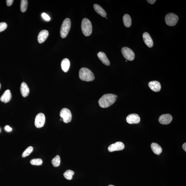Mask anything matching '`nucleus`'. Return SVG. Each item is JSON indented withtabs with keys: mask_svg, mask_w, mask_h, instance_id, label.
<instances>
[{
	"mask_svg": "<svg viewBox=\"0 0 186 186\" xmlns=\"http://www.w3.org/2000/svg\"><path fill=\"white\" fill-rule=\"evenodd\" d=\"M151 147L153 152L156 154L159 155L162 152V148L157 143H152L151 144Z\"/></svg>",
	"mask_w": 186,
	"mask_h": 186,
	"instance_id": "nucleus-18",
	"label": "nucleus"
},
{
	"mask_svg": "<svg viewBox=\"0 0 186 186\" xmlns=\"http://www.w3.org/2000/svg\"><path fill=\"white\" fill-rule=\"evenodd\" d=\"M0 131H1V130H0Z\"/></svg>",
	"mask_w": 186,
	"mask_h": 186,
	"instance_id": "nucleus-36",
	"label": "nucleus"
},
{
	"mask_svg": "<svg viewBox=\"0 0 186 186\" xmlns=\"http://www.w3.org/2000/svg\"><path fill=\"white\" fill-rule=\"evenodd\" d=\"M49 35V32L46 30L41 31L38 34V42L40 43H42L46 41Z\"/></svg>",
	"mask_w": 186,
	"mask_h": 186,
	"instance_id": "nucleus-14",
	"label": "nucleus"
},
{
	"mask_svg": "<svg viewBox=\"0 0 186 186\" xmlns=\"http://www.w3.org/2000/svg\"><path fill=\"white\" fill-rule=\"evenodd\" d=\"M20 91L22 96L24 97H27L29 95V89L26 83H22L21 85Z\"/></svg>",
	"mask_w": 186,
	"mask_h": 186,
	"instance_id": "nucleus-17",
	"label": "nucleus"
},
{
	"mask_svg": "<svg viewBox=\"0 0 186 186\" xmlns=\"http://www.w3.org/2000/svg\"><path fill=\"white\" fill-rule=\"evenodd\" d=\"M127 122L130 124H138L140 122V118L138 114H133L129 115L126 118Z\"/></svg>",
	"mask_w": 186,
	"mask_h": 186,
	"instance_id": "nucleus-10",
	"label": "nucleus"
},
{
	"mask_svg": "<svg viewBox=\"0 0 186 186\" xmlns=\"http://www.w3.org/2000/svg\"><path fill=\"white\" fill-rule=\"evenodd\" d=\"M123 20L124 25L126 27H130L131 26L132 21L131 17L128 14H125L123 17Z\"/></svg>",
	"mask_w": 186,
	"mask_h": 186,
	"instance_id": "nucleus-21",
	"label": "nucleus"
},
{
	"mask_svg": "<svg viewBox=\"0 0 186 186\" xmlns=\"http://www.w3.org/2000/svg\"><path fill=\"white\" fill-rule=\"evenodd\" d=\"M43 162L42 160L41 159H33L30 161L31 164L34 166H41Z\"/></svg>",
	"mask_w": 186,
	"mask_h": 186,
	"instance_id": "nucleus-26",
	"label": "nucleus"
},
{
	"mask_svg": "<svg viewBox=\"0 0 186 186\" xmlns=\"http://www.w3.org/2000/svg\"><path fill=\"white\" fill-rule=\"evenodd\" d=\"M121 52L123 57L126 60L133 61L135 58V54L133 50L127 47H124L122 49Z\"/></svg>",
	"mask_w": 186,
	"mask_h": 186,
	"instance_id": "nucleus-7",
	"label": "nucleus"
},
{
	"mask_svg": "<svg viewBox=\"0 0 186 186\" xmlns=\"http://www.w3.org/2000/svg\"><path fill=\"white\" fill-rule=\"evenodd\" d=\"M5 129L8 132L11 131L12 130V129L8 126H5Z\"/></svg>",
	"mask_w": 186,
	"mask_h": 186,
	"instance_id": "nucleus-30",
	"label": "nucleus"
},
{
	"mask_svg": "<svg viewBox=\"0 0 186 186\" xmlns=\"http://www.w3.org/2000/svg\"><path fill=\"white\" fill-rule=\"evenodd\" d=\"M178 20V17L172 13L168 14L165 17V22L167 25L170 26H173L176 25Z\"/></svg>",
	"mask_w": 186,
	"mask_h": 186,
	"instance_id": "nucleus-5",
	"label": "nucleus"
},
{
	"mask_svg": "<svg viewBox=\"0 0 186 186\" xmlns=\"http://www.w3.org/2000/svg\"><path fill=\"white\" fill-rule=\"evenodd\" d=\"M79 77L82 80L87 82L93 81L95 78L93 73L86 68H82L80 69Z\"/></svg>",
	"mask_w": 186,
	"mask_h": 186,
	"instance_id": "nucleus-2",
	"label": "nucleus"
},
{
	"mask_svg": "<svg viewBox=\"0 0 186 186\" xmlns=\"http://www.w3.org/2000/svg\"><path fill=\"white\" fill-rule=\"evenodd\" d=\"M182 147H183V148L184 149V150L185 151V152L186 151V143H184L183 145H182Z\"/></svg>",
	"mask_w": 186,
	"mask_h": 186,
	"instance_id": "nucleus-32",
	"label": "nucleus"
},
{
	"mask_svg": "<svg viewBox=\"0 0 186 186\" xmlns=\"http://www.w3.org/2000/svg\"><path fill=\"white\" fill-rule=\"evenodd\" d=\"M33 150V147L32 146L29 147L25 149L22 154V157L25 158L28 156Z\"/></svg>",
	"mask_w": 186,
	"mask_h": 186,
	"instance_id": "nucleus-25",
	"label": "nucleus"
},
{
	"mask_svg": "<svg viewBox=\"0 0 186 186\" xmlns=\"http://www.w3.org/2000/svg\"><path fill=\"white\" fill-rule=\"evenodd\" d=\"M28 6V1L27 0H22L21 1L20 9L23 13L27 10Z\"/></svg>",
	"mask_w": 186,
	"mask_h": 186,
	"instance_id": "nucleus-24",
	"label": "nucleus"
},
{
	"mask_svg": "<svg viewBox=\"0 0 186 186\" xmlns=\"http://www.w3.org/2000/svg\"><path fill=\"white\" fill-rule=\"evenodd\" d=\"M74 175V172L71 170H67L64 173V175L66 179L68 180L72 179L73 175Z\"/></svg>",
	"mask_w": 186,
	"mask_h": 186,
	"instance_id": "nucleus-22",
	"label": "nucleus"
},
{
	"mask_svg": "<svg viewBox=\"0 0 186 186\" xmlns=\"http://www.w3.org/2000/svg\"><path fill=\"white\" fill-rule=\"evenodd\" d=\"M71 22L70 19L67 18L64 21L61 27L60 34L62 38L67 37L70 30Z\"/></svg>",
	"mask_w": 186,
	"mask_h": 186,
	"instance_id": "nucleus-4",
	"label": "nucleus"
},
{
	"mask_svg": "<svg viewBox=\"0 0 186 186\" xmlns=\"http://www.w3.org/2000/svg\"><path fill=\"white\" fill-rule=\"evenodd\" d=\"M126 62H127V60H126Z\"/></svg>",
	"mask_w": 186,
	"mask_h": 186,
	"instance_id": "nucleus-35",
	"label": "nucleus"
},
{
	"mask_svg": "<svg viewBox=\"0 0 186 186\" xmlns=\"http://www.w3.org/2000/svg\"><path fill=\"white\" fill-rule=\"evenodd\" d=\"M42 17H43V19L47 21H49L50 20V17L46 13H43L42 14Z\"/></svg>",
	"mask_w": 186,
	"mask_h": 186,
	"instance_id": "nucleus-28",
	"label": "nucleus"
},
{
	"mask_svg": "<svg viewBox=\"0 0 186 186\" xmlns=\"http://www.w3.org/2000/svg\"><path fill=\"white\" fill-rule=\"evenodd\" d=\"M98 58L102 62V63L106 66L110 65V62L108 58L106 55L103 52H100L97 54Z\"/></svg>",
	"mask_w": 186,
	"mask_h": 186,
	"instance_id": "nucleus-15",
	"label": "nucleus"
},
{
	"mask_svg": "<svg viewBox=\"0 0 186 186\" xmlns=\"http://www.w3.org/2000/svg\"><path fill=\"white\" fill-rule=\"evenodd\" d=\"M45 116L43 113H39L36 116L34 124L36 127L39 128L42 127L44 126L45 122Z\"/></svg>",
	"mask_w": 186,
	"mask_h": 186,
	"instance_id": "nucleus-8",
	"label": "nucleus"
},
{
	"mask_svg": "<svg viewBox=\"0 0 186 186\" xmlns=\"http://www.w3.org/2000/svg\"><path fill=\"white\" fill-rule=\"evenodd\" d=\"M143 38L144 42L149 48H151L154 45V42L152 38L148 33L145 32L143 34Z\"/></svg>",
	"mask_w": 186,
	"mask_h": 186,
	"instance_id": "nucleus-12",
	"label": "nucleus"
},
{
	"mask_svg": "<svg viewBox=\"0 0 186 186\" xmlns=\"http://www.w3.org/2000/svg\"><path fill=\"white\" fill-rule=\"evenodd\" d=\"M149 86L152 91L159 92L161 89L160 83L158 81H154L150 82L149 83Z\"/></svg>",
	"mask_w": 186,
	"mask_h": 186,
	"instance_id": "nucleus-13",
	"label": "nucleus"
},
{
	"mask_svg": "<svg viewBox=\"0 0 186 186\" xmlns=\"http://www.w3.org/2000/svg\"><path fill=\"white\" fill-rule=\"evenodd\" d=\"M117 95L113 94L104 95L98 101L100 106L102 108H107L114 104L117 98Z\"/></svg>",
	"mask_w": 186,
	"mask_h": 186,
	"instance_id": "nucleus-1",
	"label": "nucleus"
},
{
	"mask_svg": "<svg viewBox=\"0 0 186 186\" xmlns=\"http://www.w3.org/2000/svg\"><path fill=\"white\" fill-rule=\"evenodd\" d=\"M52 164L54 166L57 167L60 166V156L57 155L51 161Z\"/></svg>",
	"mask_w": 186,
	"mask_h": 186,
	"instance_id": "nucleus-23",
	"label": "nucleus"
},
{
	"mask_svg": "<svg viewBox=\"0 0 186 186\" xmlns=\"http://www.w3.org/2000/svg\"><path fill=\"white\" fill-rule=\"evenodd\" d=\"M70 62L68 59L65 58L62 60L61 66L62 70L64 72H67L70 67Z\"/></svg>",
	"mask_w": 186,
	"mask_h": 186,
	"instance_id": "nucleus-20",
	"label": "nucleus"
},
{
	"mask_svg": "<svg viewBox=\"0 0 186 186\" xmlns=\"http://www.w3.org/2000/svg\"><path fill=\"white\" fill-rule=\"evenodd\" d=\"M81 30L85 36H89L92 32V25L91 22L88 19L85 18L81 22Z\"/></svg>",
	"mask_w": 186,
	"mask_h": 186,
	"instance_id": "nucleus-3",
	"label": "nucleus"
},
{
	"mask_svg": "<svg viewBox=\"0 0 186 186\" xmlns=\"http://www.w3.org/2000/svg\"><path fill=\"white\" fill-rule=\"evenodd\" d=\"M60 115L65 123H68L72 120V113L68 109L66 108L62 109L60 112Z\"/></svg>",
	"mask_w": 186,
	"mask_h": 186,
	"instance_id": "nucleus-6",
	"label": "nucleus"
},
{
	"mask_svg": "<svg viewBox=\"0 0 186 186\" xmlns=\"http://www.w3.org/2000/svg\"><path fill=\"white\" fill-rule=\"evenodd\" d=\"M95 11L97 13L100 15L102 17H105L107 16V13H106L105 10L99 5L97 4H95L93 5Z\"/></svg>",
	"mask_w": 186,
	"mask_h": 186,
	"instance_id": "nucleus-19",
	"label": "nucleus"
},
{
	"mask_svg": "<svg viewBox=\"0 0 186 186\" xmlns=\"http://www.w3.org/2000/svg\"><path fill=\"white\" fill-rule=\"evenodd\" d=\"M172 117L171 115L168 114H163L160 116L159 119V122L162 124H168L171 122Z\"/></svg>",
	"mask_w": 186,
	"mask_h": 186,
	"instance_id": "nucleus-11",
	"label": "nucleus"
},
{
	"mask_svg": "<svg viewBox=\"0 0 186 186\" xmlns=\"http://www.w3.org/2000/svg\"><path fill=\"white\" fill-rule=\"evenodd\" d=\"M11 98V92L9 90H7L5 91L3 94L2 95L0 100L1 101L6 103L10 101Z\"/></svg>",
	"mask_w": 186,
	"mask_h": 186,
	"instance_id": "nucleus-16",
	"label": "nucleus"
},
{
	"mask_svg": "<svg viewBox=\"0 0 186 186\" xmlns=\"http://www.w3.org/2000/svg\"><path fill=\"white\" fill-rule=\"evenodd\" d=\"M124 145L121 142H117L110 145L108 147V150L110 152L115 151L122 150L124 148Z\"/></svg>",
	"mask_w": 186,
	"mask_h": 186,
	"instance_id": "nucleus-9",
	"label": "nucleus"
},
{
	"mask_svg": "<svg viewBox=\"0 0 186 186\" xmlns=\"http://www.w3.org/2000/svg\"><path fill=\"white\" fill-rule=\"evenodd\" d=\"M13 0H7L6 1L7 5L8 6H11L13 2Z\"/></svg>",
	"mask_w": 186,
	"mask_h": 186,
	"instance_id": "nucleus-29",
	"label": "nucleus"
},
{
	"mask_svg": "<svg viewBox=\"0 0 186 186\" xmlns=\"http://www.w3.org/2000/svg\"><path fill=\"white\" fill-rule=\"evenodd\" d=\"M147 1L149 3H150V4H153L156 2V0H149V1L147 0Z\"/></svg>",
	"mask_w": 186,
	"mask_h": 186,
	"instance_id": "nucleus-31",
	"label": "nucleus"
},
{
	"mask_svg": "<svg viewBox=\"0 0 186 186\" xmlns=\"http://www.w3.org/2000/svg\"><path fill=\"white\" fill-rule=\"evenodd\" d=\"M108 186H115L113 185H109Z\"/></svg>",
	"mask_w": 186,
	"mask_h": 186,
	"instance_id": "nucleus-33",
	"label": "nucleus"
},
{
	"mask_svg": "<svg viewBox=\"0 0 186 186\" xmlns=\"http://www.w3.org/2000/svg\"><path fill=\"white\" fill-rule=\"evenodd\" d=\"M7 25L5 22H1L0 23V32L4 31L7 28Z\"/></svg>",
	"mask_w": 186,
	"mask_h": 186,
	"instance_id": "nucleus-27",
	"label": "nucleus"
},
{
	"mask_svg": "<svg viewBox=\"0 0 186 186\" xmlns=\"http://www.w3.org/2000/svg\"><path fill=\"white\" fill-rule=\"evenodd\" d=\"M1 83H0V89H1Z\"/></svg>",
	"mask_w": 186,
	"mask_h": 186,
	"instance_id": "nucleus-34",
	"label": "nucleus"
}]
</instances>
